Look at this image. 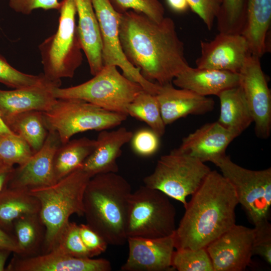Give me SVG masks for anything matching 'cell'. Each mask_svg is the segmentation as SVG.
Listing matches in <instances>:
<instances>
[{"label":"cell","instance_id":"23","mask_svg":"<svg viewBox=\"0 0 271 271\" xmlns=\"http://www.w3.org/2000/svg\"><path fill=\"white\" fill-rule=\"evenodd\" d=\"M78 17L77 29L82 50L91 74L94 76L103 67L102 42L92 0H74Z\"/></svg>","mask_w":271,"mask_h":271},{"label":"cell","instance_id":"34","mask_svg":"<svg viewBox=\"0 0 271 271\" xmlns=\"http://www.w3.org/2000/svg\"><path fill=\"white\" fill-rule=\"evenodd\" d=\"M53 249L74 257H90L81 238L79 225L74 222L69 221L67 224Z\"/></svg>","mask_w":271,"mask_h":271},{"label":"cell","instance_id":"27","mask_svg":"<svg viewBox=\"0 0 271 271\" xmlns=\"http://www.w3.org/2000/svg\"><path fill=\"white\" fill-rule=\"evenodd\" d=\"M96 140L81 138L69 141L57 149L53 159L56 182L81 167L95 148Z\"/></svg>","mask_w":271,"mask_h":271},{"label":"cell","instance_id":"45","mask_svg":"<svg viewBox=\"0 0 271 271\" xmlns=\"http://www.w3.org/2000/svg\"><path fill=\"white\" fill-rule=\"evenodd\" d=\"M15 133L8 127L0 114V136H5Z\"/></svg>","mask_w":271,"mask_h":271},{"label":"cell","instance_id":"20","mask_svg":"<svg viewBox=\"0 0 271 271\" xmlns=\"http://www.w3.org/2000/svg\"><path fill=\"white\" fill-rule=\"evenodd\" d=\"M133 133L121 127L112 131H100L96 146L91 154L83 162L81 168L90 177L102 173H117V159L122 147L130 141Z\"/></svg>","mask_w":271,"mask_h":271},{"label":"cell","instance_id":"42","mask_svg":"<svg viewBox=\"0 0 271 271\" xmlns=\"http://www.w3.org/2000/svg\"><path fill=\"white\" fill-rule=\"evenodd\" d=\"M0 250H5L20 254V250L16 239H14L0 228Z\"/></svg>","mask_w":271,"mask_h":271},{"label":"cell","instance_id":"19","mask_svg":"<svg viewBox=\"0 0 271 271\" xmlns=\"http://www.w3.org/2000/svg\"><path fill=\"white\" fill-rule=\"evenodd\" d=\"M156 95L166 125L190 114H205L214 107L215 102L211 98L188 89L176 88L172 83L161 85Z\"/></svg>","mask_w":271,"mask_h":271},{"label":"cell","instance_id":"28","mask_svg":"<svg viewBox=\"0 0 271 271\" xmlns=\"http://www.w3.org/2000/svg\"><path fill=\"white\" fill-rule=\"evenodd\" d=\"M6 123L15 133L23 139L35 153L43 146L48 134L43 112L31 110L12 117Z\"/></svg>","mask_w":271,"mask_h":271},{"label":"cell","instance_id":"30","mask_svg":"<svg viewBox=\"0 0 271 271\" xmlns=\"http://www.w3.org/2000/svg\"><path fill=\"white\" fill-rule=\"evenodd\" d=\"M127 113L146 123L159 137L165 133L166 125L156 95L143 90L129 103Z\"/></svg>","mask_w":271,"mask_h":271},{"label":"cell","instance_id":"16","mask_svg":"<svg viewBox=\"0 0 271 271\" xmlns=\"http://www.w3.org/2000/svg\"><path fill=\"white\" fill-rule=\"evenodd\" d=\"M129 252L122 271H166L174 269L172 256L175 248L174 234L146 238L128 237Z\"/></svg>","mask_w":271,"mask_h":271},{"label":"cell","instance_id":"36","mask_svg":"<svg viewBox=\"0 0 271 271\" xmlns=\"http://www.w3.org/2000/svg\"><path fill=\"white\" fill-rule=\"evenodd\" d=\"M249 0H222L219 14L217 17L222 32L234 33L239 22L246 18Z\"/></svg>","mask_w":271,"mask_h":271},{"label":"cell","instance_id":"35","mask_svg":"<svg viewBox=\"0 0 271 271\" xmlns=\"http://www.w3.org/2000/svg\"><path fill=\"white\" fill-rule=\"evenodd\" d=\"M116 12L123 14L128 11L141 13L156 22L165 18V9L158 0H109Z\"/></svg>","mask_w":271,"mask_h":271},{"label":"cell","instance_id":"2","mask_svg":"<svg viewBox=\"0 0 271 271\" xmlns=\"http://www.w3.org/2000/svg\"><path fill=\"white\" fill-rule=\"evenodd\" d=\"M191 196L174 234L176 249L205 248L235 224L238 200L221 173L211 170Z\"/></svg>","mask_w":271,"mask_h":271},{"label":"cell","instance_id":"37","mask_svg":"<svg viewBox=\"0 0 271 271\" xmlns=\"http://www.w3.org/2000/svg\"><path fill=\"white\" fill-rule=\"evenodd\" d=\"M159 137L151 128H142L133 134L130 140L132 150L143 157L153 155L158 151Z\"/></svg>","mask_w":271,"mask_h":271},{"label":"cell","instance_id":"31","mask_svg":"<svg viewBox=\"0 0 271 271\" xmlns=\"http://www.w3.org/2000/svg\"><path fill=\"white\" fill-rule=\"evenodd\" d=\"M0 83L15 89L28 88L48 84L61 86V82L52 81L43 74H28L12 67L0 54Z\"/></svg>","mask_w":271,"mask_h":271},{"label":"cell","instance_id":"3","mask_svg":"<svg viewBox=\"0 0 271 271\" xmlns=\"http://www.w3.org/2000/svg\"><path fill=\"white\" fill-rule=\"evenodd\" d=\"M129 182L117 173L91 177L83 195L86 224L108 245L120 246L127 241L126 222L132 193Z\"/></svg>","mask_w":271,"mask_h":271},{"label":"cell","instance_id":"15","mask_svg":"<svg viewBox=\"0 0 271 271\" xmlns=\"http://www.w3.org/2000/svg\"><path fill=\"white\" fill-rule=\"evenodd\" d=\"M61 144L57 132L49 130L42 148L27 162L14 169L8 188L29 191L55 183L53 159Z\"/></svg>","mask_w":271,"mask_h":271},{"label":"cell","instance_id":"32","mask_svg":"<svg viewBox=\"0 0 271 271\" xmlns=\"http://www.w3.org/2000/svg\"><path fill=\"white\" fill-rule=\"evenodd\" d=\"M172 265L178 271H214L206 248H184L174 250Z\"/></svg>","mask_w":271,"mask_h":271},{"label":"cell","instance_id":"12","mask_svg":"<svg viewBox=\"0 0 271 271\" xmlns=\"http://www.w3.org/2000/svg\"><path fill=\"white\" fill-rule=\"evenodd\" d=\"M238 74L239 85L252 114L255 133L266 139L271 131V95L259 58L249 55Z\"/></svg>","mask_w":271,"mask_h":271},{"label":"cell","instance_id":"40","mask_svg":"<svg viewBox=\"0 0 271 271\" xmlns=\"http://www.w3.org/2000/svg\"><path fill=\"white\" fill-rule=\"evenodd\" d=\"M82 240L92 258L105 252L108 244L104 239L87 224L79 225Z\"/></svg>","mask_w":271,"mask_h":271},{"label":"cell","instance_id":"39","mask_svg":"<svg viewBox=\"0 0 271 271\" xmlns=\"http://www.w3.org/2000/svg\"><path fill=\"white\" fill-rule=\"evenodd\" d=\"M189 7L201 19L209 30L213 27L222 0H187Z\"/></svg>","mask_w":271,"mask_h":271},{"label":"cell","instance_id":"11","mask_svg":"<svg viewBox=\"0 0 271 271\" xmlns=\"http://www.w3.org/2000/svg\"><path fill=\"white\" fill-rule=\"evenodd\" d=\"M92 1L101 35L103 66L119 67L125 77L140 84L144 90L156 95L161 86L145 79L123 52L119 37L121 14L115 11L109 0Z\"/></svg>","mask_w":271,"mask_h":271},{"label":"cell","instance_id":"7","mask_svg":"<svg viewBox=\"0 0 271 271\" xmlns=\"http://www.w3.org/2000/svg\"><path fill=\"white\" fill-rule=\"evenodd\" d=\"M176 209L162 192L145 185L132 192L126 232L128 237L161 238L174 234Z\"/></svg>","mask_w":271,"mask_h":271},{"label":"cell","instance_id":"9","mask_svg":"<svg viewBox=\"0 0 271 271\" xmlns=\"http://www.w3.org/2000/svg\"><path fill=\"white\" fill-rule=\"evenodd\" d=\"M204 162L175 149L162 156L154 171L144 178V185L159 190L184 208L187 197L200 186L211 171Z\"/></svg>","mask_w":271,"mask_h":271},{"label":"cell","instance_id":"41","mask_svg":"<svg viewBox=\"0 0 271 271\" xmlns=\"http://www.w3.org/2000/svg\"><path fill=\"white\" fill-rule=\"evenodd\" d=\"M10 8L24 15H29L35 10H59L61 3L58 0H9Z\"/></svg>","mask_w":271,"mask_h":271},{"label":"cell","instance_id":"29","mask_svg":"<svg viewBox=\"0 0 271 271\" xmlns=\"http://www.w3.org/2000/svg\"><path fill=\"white\" fill-rule=\"evenodd\" d=\"M13 228L22 257L32 256L42 247L45 228L39 213L25 215L16 219Z\"/></svg>","mask_w":271,"mask_h":271},{"label":"cell","instance_id":"47","mask_svg":"<svg viewBox=\"0 0 271 271\" xmlns=\"http://www.w3.org/2000/svg\"><path fill=\"white\" fill-rule=\"evenodd\" d=\"M2 165H4V164H2L1 162H0V166H2Z\"/></svg>","mask_w":271,"mask_h":271},{"label":"cell","instance_id":"22","mask_svg":"<svg viewBox=\"0 0 271 271\" xmlns=\"http://www.w3.org/2000/svg\"><path fill=\"white\" fill-rule=\"evenodd\" d=\"M239 74L228 71L192 68L179 73L172 83L200 95H216L222 91L239 85Z\"/></svg>","mask_w":271,"mask_h":271},{"label":"cell","instance_id":"5","mask_svg":"<svg viewBox=\"0 0 271 271\" xmlns=\"http://www.w3.org/2000/svg\"><path fill=\"white\" fill-rule=\"evenodd\" d=\"M56 32L39 46L44 75L60 82L62 78H72L82 62L81 46L76 25L74 0H62Z\"/></svg>","mask_w":271,"mask_h":271},{"label":"cell","instance_id":"38","mask_svg":"<svg viewBox=\"0 0 271 271\" xmlns=\"http://www.w3.org/2000/svg\"><path fill=\"white\" fill-rule=\"evenodd\" d=\"M253 244V255L261 257L268 264H271V224L269 221L254 226Z\"/></svg>","mask_w":271,"mask_h":271},{"label":"cell","instance_id":"6","mask_svg":"<svg viewBox=\"0 0 271 271\" xmlns=\"http://www.w3.org/2000/svg\"><path fill=\"white\" fill-rule=\"evenodd\" d=\"M144 90L142 87L121 74L115 66H104L94 77L76 86L54 87L57 99H78L105 109L127 115V107Z\"/></svg>","mask_w":271,"mask_h":271},{"label":"cell","instance_id":"14","mask_svg":"<svg viewBox=\"0 0 271 271\" xmlns=\"http://www.w3.org/2000/svg\"><path fill=\"white\" fill-rule=\"evenodd\" d=\"M201 55L196 67L238 73L250 55L245 38L238 33L222 32L213 40L200 41Z\"/></svg>","mask_w":271,"mask_h":271},{"label":"cell","instance_id":"1","mask_svg":"<svg viewBox=\"0 0 271 271\" xmlns=\"http://www.w3.org/2000/svg\"><path fill=\"white\" fill-rule=\"evenodd\" d=\"M119 37L127 60L151 82L171 83L190 66L170 18L156 22L141 13L128 11L121 14Z\"/></svg>","mask_w":271,"mask_h":271},{"label":"cell","instance_id":"13","mask_svg":"<svg viewBox=\"0 0 271 271\" xmlns=\"http://www.w3.org/2000/svg\"><path fill=\"white\" fill-rule=\"evenodd\" d=\"M254 228L236 224L205 247L214 271H242L253 255Z\"/></svg>","mask_w":271,"mask_h":271},{"label":"cell","instance_id":"18","mask_svg":"<svg viewBox=\"0 0 271 271\" xmlns=\"http://www.w3.org/2000/svg\"><path fill=\"white\" fill-rule=\"evenodd\" d=\"M236 134L217 121L206 123L185 137L177 149L202 162L215 161L226 155Z\"/></svg>","mask_w":271,"mask_h":271},{"label":"cell","instance_id":"8","mask_svg":"<svg viewBox=\"0 0 271 271\" xmlns=\"http://www.w3.org/2000/svg\"><path fill=\"white\" fill-rule=\"evenodd\" d=\"M43 115L48 131L56 132L62 144L79 132L117 126L127 116L78 99H57Z\"/></svg>","mask_w":271,"mask_h":271},{"label":"cell","instance_id":"21","mask_svg":"<svg viewBox=\"0 0 271 271\" xmlns=\"http://www.w3.org/2000/svg\"><path fill=\"white\" fill-rule=\"evenodd\" d=\"M56 84H48L12 90L0 89V114L6 122L20 113L49 110L56 102L52 90ZM6 123V122H5Z\"/></svg>","mask_w":271,"mask_h":271},{"label":"cell","instance_id":"44","mask_svg":"<svg viewBox=\"0 0 271 271\" xmlns=\"http://www.w3.org/2000/svg\"><path fill=\"white\" fill-rule=\"evenodd\" d=\"M170 8L177 13L186 11L189 7L187 0H167Z\"/></svg>","mask_w":271,"mask_h":271},{"label":"cell","instance_id":"46","mask_svg":"<svg viewBox=\"0 0 271 271\" xmlns=\"http://www.w3.org/2000/svg\"><path fill=\"white\" fill-rule=\"evenodd\" d=\"M11 252L8 250H0V271L5 270L6 261Z\"/></svg>","mask_w":271,"mask_h":271},{"label":"cell","instance_id":"43","mask_svg":"<svg viewBox=\"0 0 271 271\" xmlns=\"http://www.w3.org/2000/svg\"><path fill=\"white\" fill-rule=\"evenodd\" d=\"M14 169L11 166L4 165L0 166V193L8 188Z\"/></svg>","mask_w":271,"mask_h":271},{"label":"cell","instance_id":"24","mask_svg":"<svg viewBox=\"0 0 271 271\" xmlns=\"http://www.w3.org/2000/svg\"><path fill=\"white\" fill-rule=\"evenodd\" d=\"M246 23L240 34L251 55L260 58L266 50V36L271 20V0H249Z\"/></svg>","mask_w":271,"mask_h":271},{"label":"cell","instance_id":"4","mask_svg":"<svg viewBox=\"0 0 271 271\" xmlns=\"http://www.w3.org/2000/svg\"><path fill=\"white\" fill-rule=\"evenodd\" d=\"M90 178L81 167L53 184L29 191L40 205L39 216L45 228L43 253L53 249L72 215H84L83 195Z\"/></svg>","mask_w":271,"mask_h":271},{"label":"cell","instance_id":"25","mask_svg":"<svg viewBox=\"0 0 271 271\" xmlns=\"http://www.w3.org/2000/svg\"><path fill=\"white\" fill-rule=\"evenodd\" d=\"M220 114L217 121L238 137L253 122L250 109L239 85L227 89L217 96Z\"/></svg>","mask_w":271,"mask_h":271},{"label":"cell","instance_id":"48","mask_svg":"<svg viewBox=\"0 0 271 271\" xmlns=\"http://www.w3.org/2000/svg\"><path fill=\"white\" fill-rule=\"evenodd\" d=\"M1 137V136H0Z\"/></svg>","mask_w":271,"mask_h":271},{"label":"cell","instance_id":"26","mask_svg":"<svg viewBox=\"0 0 271 271\" xmlns=\"http://www.w3.org/2000/svg\"><path fill=\"white\" fill-rule=\"evenodd\" d=\"M40 209L39 201L29 191L7 188L0 193V228L11 229L16 219L25 215L39 213Z\"/></svg>","mask_w":271,"mask_h":271},{"label":"cell","instance_id":"10","mask_svg":"<svg viewBox=\"0 0 271 271\" xmlns=\"http://www.w3.org/2000/svg\"><path fill=\"white\" fill-rule=\"evenodd\" d=\"M213 164L233 186L238 204L254 226L268 221L271 205V168L249 170L235 164L226 155Z\"/></svg>","mask_w":271,"mask_h":271},{"label":"cell","instance_id":"33","mask_svg":"<svg viewBox=\"0 0 271 271\" xmlns=\"http://www.w3.org/2000/svg\"><path fill=\"white\" fill-rule=\"evenodd\" d=\"M34 154L28 144L16 133L0 137V162L5 165H22Z\"/></svg>","mask_w":271,"mask_h":271},{"label":"cell","instance_id":"17","mask_svg":"<svg viewBox=\"0 0 271 271\" xmlns=\"http://www.w3.org/2000/svg\"><path fill=\"white\" fill-rule=\"evenodd\" d=\"M7 269L14 271H110L112 267L106 259L76 257L53 249L42 254L16 257Z\"/></svg>","mask_w":271,"mask_h":271}]
</instances>
